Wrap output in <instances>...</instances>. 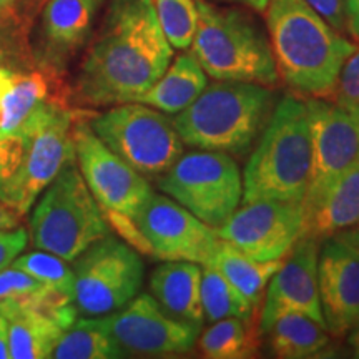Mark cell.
I'll use <instances>...</instances> for the list:
<instances>
[{
    "mask_svg": "<svg viewBox=\"0 0 359 359\" xmlns=\"http://www.w3.org/2000/svg\"><path fill=\"white\" fill-rule=\"evenodd\" d=\"M74 145L77 167L109 224L137 217L154 193L147 178L115 155L82 115L74 122Z\"/></svg>",
    "mask_w": 359,
    "mask_h": 359,
    "instance_id": "8fae6325",
    "label": "cell"
},
{
    "mask_svg": "<svg viewBox=\"0 0 359 359\" xmlns=\"http://www.w3.org/2000/svg\"><path fill=\"white\" fill-rule=\"evenodd\" d=\"M313 143L306 102H278L243 173L241 203L276 200L302 203L311 182Z\"/></svg>",
    "mask_w": 359,
    "mask_h": 359,
    "instance_id": "3957f363",
    "label": "cell"
},
{
    "mask_svg": "<svg viewBox=\"0 0 359 359\" xmlns=\"http://www.w3.org/2000/svg\"><path fill=\"white\" fill-rule=\"evenodd\" d=\"M333 97L338 105L359 111V50H354L344 62Z\"/></svg>",
    "mask_w": 359,
    "mask_h": 359,
    "instance_id": "1f68e13d",
    "label": "cell"
},
{
    "mask_svg": "<svg viewBox=\"0 0 359 359\" xmlns=\"http://www.w3.org/2000/svg\"><path fill=\"white\" fill-rule=\"evenodd\" d=\"M271 349L278 358L304 359L318 356L330 344V331L323 323L303 313H286L269 327Z\"/></svg>",
    "mask_w": 359,
    "mask_h": 359,
    "instance_id": "cb8c5ba5",
    "label": "cell"
},
{
    "mask_svg": "<svg viewBox=\"0 0 359 359\" xmlns=\"http://www.w3.org/2000/svg\"><path fill=\"white\" fill-rule=\"evenodd\" d=\"M198 25L191 53L206 75L223 82H250L273 87L278 69L271 43L262 29L236 8L196 0Z\"/></svg>",
    "mask_w": 359,
    "mask_h": 359,
    "instance_id": "5b68a950",
    "label": "cell"
},
{
    "mask_svg": "<svg viewBox=\"0 0 359 359\" xmlns=\"http://www.w3.org/2000/svg\"><path fill=\"white\" fill-rule=\"evenodd\" d=\"M208 85V75L193 53H182L170 62L165 74L140 97L142 103L172 115L185 110Z\"/></svg>",
    "mask_w": 359,
    "mask_h": 359,
    "instance_id": "7402d4cb",
    "label": "cell"
},
{
    "mask_svg": "<svg viewBox=\"0 0 359 359\" xmlns=\"http://www.w3.org/2000/svg\"><path fill=\"white\" fill-rule=\"evenodd\" d=\"M313 143L311 182L303 208L313 205L341 175L359 163V111L326 98L306 102Z\"/></svg>",
    "mask_w": 359,
    "mask_h": 359,
    "instance_id": "9a60e30c",
    "label": "cell"
},
{
    "mask_svg": "<svg viewBox=\"0 0 359 359\" xmlns=\"http://www.w3.org/2000/svg\"><path fill=\"white\" fill-rule=\"evenodd\" d=\"M55 359H115L123 358L100 318H80L64 330L52 351Z\"/></svg>",
    "mask_w": 359,
    "mask_h": 359,
    "instance_id": "484cf974",
    "label": "cell"
},
{
    "mask_svg": "<svg viewBox=\"0 0 359 359\" xmlns=\"http://www.w3.org/2000/svg\"><path fill=\"white\" fill-rule=\"evenodd\" d=\"M273 109L275 95L264 85L215 80L172 120L185 145L246 156Z\"/></svg>",
    "mask_w": 359,
    "mask_h": 359,
    "instance_id": "277c9868",
    "label": "cell"
},
{
    "mask_svg": "<svg viewBox=\"0 0 359 359\" xmlns=\"http://www.w3.org/2000/svg\"><path fill=\"white\" fill-rule=\"evenodd\" d=\"M27 148V137L19 132L0 130V201L11 205L13 180L19 173Z\"/></svg>",
    "mask_w": 359,
    "mask_h": 359,
    "instance_id": "4dcf8cb0",
    "label": "cell"
},
{
    "mask_svg": "<svg viewBox=\"0 0 359 359\" xmlns=\"http://www.w3.org/2000/svg\"><path fill=\"white\" fill-rule=\"evenodd\" d=\"M281 263L283 259L258 262V259L250 258L248 255L241 253L240 250L233 248L231 245L219 240L212 266L217 268L248 299L251 306L258 309L264 290L268 288L269 280L281 266Z\"/></svg>",
    "mask_w": 359,
    "mask_h": 359,
    "instance_id": "603a6c76",
    "label": "cell"
},
{
    "mask_svg": "<svg viewBox=\"0 0 359 359\" xmlns=\"http://www.w3.org/2000/svg\"><path fill=\"white\" fill-rule=\"evenodd\" d=\"M344 13L349 32L359 40V0H344Z\"/></svg>",
    "mask_w": 359,
    "mask_h": 359,
    "instance_id": "d590c367",
    "label": "cell"
},
{
    "mask_svg": "<svg viewBox=\"0 0 359 359\" xmlns=\"http://www.w3.org/2000/svg\"><path fill=\"white\" fill-rule=\"evenodd\" d=\"M219 2H233V4H241V6H246L253 11H257L259 13H264L266 11L269 0H219Z\"/></svg>",
    "mask_w": 359,
    "mask_h": 359,
    "instance_id": "74e56055",
    "label": "cell"
},
{
    "mask_svg": "<svg viewBox=\"0 0 359 359\" xmlns=\"http://www.w3.org/2000/svg\"><path fill=\"white\" fill-rule=\"evenodd\" d=\"M264 13L278 75L299 95L333 98L354 43L304 0H269Z\"/></svg>",
    "mask_w": 359,
    "mask_h": 359,
    "instance_id": "7a4b0ae2",
    "label": "cell"
},
{
    "mask_svg": "<svg viewBox=\"0 0 359 359\" xmlns=\"http://www.w3.org/2000/svg\"><path fill=\"white\" fill-rule=\"evenodd\" d=\"M15 0H0V12H4L6 8H8Z\"/></svg>",
    "mask_w": 359,
    "mask_h": 359,
    "instance_id": "60d3db41",
    "label": "cell"
},
{
    "mask_svg": "<svg viewBox=\"0 0 359 359\" xmlns=\"http://www.w3.org/2000/svg\"><path fill=\"white\" fill-rule=\"evenodd\" d=\"M27 241H29V231L24 226L0 231V269L11 266L13 259L25 250Z\"/></svg>",
    "mask_w": 359,
    "mask_h": 359,
    "instance_id": "d6a6232c",
    "label": "cell"
},
{
    "mask_svg": "<svg viewBox=\"0 0 359 359\" xmlns=\"http://www.w3.org/2000/svg\"><path fill=\"white\" fill-rule=\"evenodd\" d=\"M314 12H318L327 24L338 32L346 29V13L344 0H304Z\"/></svg>",
    "mask_w": 359,
    "mask_h": 359,
    "instance_id": "836d02e7",
    "label": "cell"
},
{
    "mask_svg": "<svg viewBox=\"0 0 359 359\" xmlns=\"http://www.w3.org/2000/svg\"><path fill=\"white\" fill-rule=\"evenodd\" d=\"M320 243L316 238L303 236L271 276L259 320V330L264 334L286 313H303L325 325L318 288Z\"/></svg>",
    "mask_w": 359,
    "mask_h": 359,
    "instance_id": "2e32d148",
    "label": "cell"
},
{
    "mask_svg": "<svg viewBox=\"0 0 359 359\" xmlns=\"http://www.w3.org/2000/svg\"><path fill=\"white\" fill-rule=\"evenodd\" d=\"M200 302L205 320L210 323L224 318L253 320V314L257 311L248 299L212 264H206L201 269Z\"/></svg>",
    "mask_w": 359,
    "mask_h": 359,
    "instance_id": "83f0119b",
    "label": "cell"
},
{
    "mask_svg": "<svg viewBox=\"0 0 359 359\" xmlns=\"http://www.w3.org/2000/svg\"><path fill=\"white\" fill-rule=\"evenodd\" d=\"M201 264L165 262L150 276L151 296L165 311L178 320L201 326L205 321L200 302Z\"/></svg>",
    "mask_w": 359,
    "mask_h": 359,
    "instance_id": "44dd1931",
    "label": "cell"
},
{
    "mask_svg": "<svg viewBox=\"0 0 359 359\" xmlns=\"http://www.w3.org/2000/svg\"><path fill=\"white\" fill-rule=\"evenodd\" d=\"M107 147L143 177H160L182 156V142L167 114L142 102H127L88 120Z\"/></svg>",
    "mask_w": 359,
    "mask_h": 359,
    "instance_id": "52a82bcc",
    "label": "cell"
},
{
    "mask_svg": "<svg viewBox=\"0 0 359 359\" xmlns=\"http://www.w3.org/2000/svg\"><path fill=\"white\" fill-rule=\"evenodd\" d=\"M0 13H2V12H0Z\"/></svg>",
    "mask_w": 359,
    "mask_h": 359,
    "instance_id": "b9f144b4",
    "label": "cell"
},
{
    "mask_svg": "<svg viewBox=\"0 0 359 359\" xmlns=\"http://www.w3.org/2000/svg\"><path fill=\"white\" fill-rule=\"evenodd\" d=\"M102 320L123 356L182 354L190 351L200 336L198 325L172 316L147 293H138L127 306Z\"/></svg>",
    "mask_w": 359,
    "mask_h": 359,
    "instance_id": "5bb4252c",
    "label": "cell"
},
{
    "mask_svg": "<svg viewBox=\"0 0 359 359\" xmlns=\"http://www.w3.org/2000/svg\"><path fill=\"white\" fill-rule=\"evenodd\" d=\"M0 359H11V346H8V326L7 320L0 314Z\"/></svg>",
    "mask_w": 359,
    "mask_h": 359,
    "instance_id": "8d00e7d4",
    "label": "cell"
},
{
    "mask_svg": "<svg viewBox=\"0 0 359 359\" xmlns=\"http://www.w3.org/2000/svg\"><path fill=\"white\" fill-rule=\"evenodd\" d=\"M348 334H349L348 336L349 346L353 348L354 354H356V356H359V321L351 327V330H349Z\"/></svg>",
    "mask_w": 359,
    "mask_h": 359,
    "instance_id": "ab89813d",
    "label": "cell"
},
{
    "mask_svg": "<svg viewBox=\"0 0 359 359\" xmlns=\"http://www.w3.org/2000/svg\"><path fill=\"white\" fill-rule=\"evenodd\" d=\"M48 74H52V70L43 69V72H32V74H15L2 100V110H0L2 132H15L47 103L58 102L53 100L50 95Z\"/></svg>",
    "mask_w": 359,
    "mask_h": 359,
    "instance_id": "d4e9b609",
    "label": "cell"
},
{
    "mask_svg": "<svg viewBox=\"0 0 359 359\" xmlns=\"http://www.w3.org/2000/svg\"><path fill=\"white\" fill-rule=\"evenodd\" d=\"M12 266L29 273L39 281L50 286L52 290L69 296L70 299L74 298V268L70 266L69 262L57 257V255L43 250L30 251V253L22 251L19 257L12 262Z\"/></svg>",
    "mask_w": 359,
    "mask_h": 359,
    "instance_id": "f546056e",
    "label": "cell"
},
{
    "mask_svg": "<svg viewBox=\"0 0 359 359\" xmlns=\"http://www.w3.org/2000/svg\"><path fill=\"white\" fill-rule=\"evenodd\" d=\"M145 255L161 262L212 264L219 238L210 226L167 195L151 193L133 218Z\"/></svg>",
    "mask_w": 359,
    "mask_h": 359,
    "instance_id": "7c38bea8",
    "label": "cell"
},
{
    "mask_svg": "<svg viewBox=\"0 0 359 359\" xmlns=\"http://www.w3.org/2000/svg\"><path fill=\"white\" fill-rule=\"evenodd\" d=\"M74 304L79 314L109 316L140 293L145 264L132 245L114 235L88 246L74 262Z\"/></svg>",
    "mask_w": 359,
    "mask_h": 359,
    "instance_id": "9c48e42d",
    "label": "cell"
},
{
    "mask_svg": "<svg viewBox=\"0 0 359 359\" xmlns=\"http://www.w3.org/2000/svg\"><path fill=\"white\" fill-rule=\"evenodd\" d=\"M302 203L258 200L243 203L217 228L218 238L258 262L283 259L304 236Z\"/></svg>",
    "mask_w": 359,
    "mask_h": 359,
    "instance_id": "4fadbf2b",
    "label": "cell"
},
{
    "mask_svg": "<svg viewBox=\"0 0 359 359\" xmlns=\"http://www.w3.org/2000/svg\"><path fill=\"white\" fill-rule=\"evenodd\" d=\"M77 116V111L65 109L60 102H50L15 130L27 137L24 160L11 193V206L22 217L32 210L62 168L75 160L74 122Z\"/></svg>",
    "mask_w": 359,
    "mask_h": 359,
    "instance_id": "30bf717a",
    "label": "cell"
},
{
    "mask_svg": "<svg viewBox=\"0 0 359 359\" xmlns=\"http://www.w3.org/2000/svg\"><path fill=\"white\" fill-rule=\"evenodd\" d=\"M304 236L318 241L333 238L359 224V163L349 168L304 208Z\"/></svg>",
    "mask_w": 359,
    "mask_h": 359,
    "instance_id": "d6986e66",
    "label": "cell"
},
{
    "mask_svg": "<svg viewBox=\"0 0 359 359\" xmlns=\"http://www.w3.org/2000/svg\"><path fill=\"white\" fill-rule=\"evenodd\" d=\"M22 218L24 217H22L15 208H12L11 205L0 201V231L13 230V228L20 226Z\"/></svg>",
    "mask_w": 359,
    "mask_h": 359,
    "instance_id": "e575fe53",
    "label": "cell"
},
{
    "mask_svg": "<svg viewBox=\"0 0 359 359\" xmlns=\"http://www.w3.org/2000/svg\"><path fill=\"white\" fill-rule=\"evenodd\" d=\"M0 314L7 320L11 359L52 358L64 327L27 302H0Z\"/></svg>",
    "mask_w": 359,
    "mask_h": 359,
    "instance_id": "ffe728a7",
    "label": "cell"
},
{
    "mask_svg": "<svg viewBox=\"0 0 359 359\" xmlns=\"http://www.w3.org/2000/svg\"><path fill=\"white\" fill-rule=\"evenodd\" d=\"M172 60L151 0H111L80 67L75 98L88 107L138 102Z\"/></svg>",
    "mask_w": 359,
    "mask_h": 359,
    "instance_id": "6da1fadb",
    "label": "cell"
},
{
    "mask_svg": "<svg viewBox=\"0 0 359 359\" xmlns=\"http://www.w3.org/2000/svg\"><path fill=\"white\" fill-rule=\"evenodd\" d=\"M105 0H48L40 15L37 60L42 69L60 72L92 34Z\"/></svg>",
    "mask_w": 359,
    "mask_h": 359,
    "instance_id": "ac0fdd59",
    "label": "cell"
},
{
    "mask_svg": "<svg viewBox=\"0 0 359 359\" xmlns=\"http://www.w3.org/2000/svg\"><path fill=\"white\" fill-rule=\"evenodd\" d=\"M318 288L330 334H348L359 321V250L338 236L323 240L318 251Z\"/></svg>",
    "mask_w": 359,
    "mask_h": 359,
    "instance_id": "e0dca14e",
    "label": "cell"
},
{
    "mask_svg": "<svg viewBox=\"0 0 359 359\" xmlns=\"http://www.w3.org/2000/svg\"><path fill=\"white\" fill-rule=\"evenodd\" d=\"M170 45L177 50L190 48L198 25L196 0H151Z\"/></svg>",
    "mask_w": 359,
    "mask_h": 359,
    "instance_id": "f1b7e54d",
    "label": "cell"
},
{
    "mask_svg": "<svg viewBox=\"0 0 359 359\" xmlns=\"http://www.w3.org/2000/svg\"><path fill=\"white\" fill-rule=\"evenodd\" d=\"M203 356L212 359H243L258 351V336L253 320L224 318L215 321L196 339Z\"/></svg>",
    "mask_w": 359,
    "mask_h": 359,
    "instance_id": "4316f807",
    "label": "cell"
},
{
    "mask_svg": "<svg viewBox=\"0 0 359 359\" xmlns=\"http://www.w3.org/2000/svg\"><path fill=\"white\" fill-rule=\"evenodd\" d=\"M29 233L37 250L74 263L110 233V224L77 167L67 163L32 206Z\"/></svg>",
    "mask_w": 359,
    "mask_h": 359,
    "instance_id": "8992f818",
    "label": "cell"
},
{
    "mask_svg": "<svg viewBox=\"0 0 359 359\" xmlns=\"http://www.w3.org/2000/svg\"><path fill=\"white\" fill-rule=\"evenodd\" d=\"M156 185L163 195L213 228L236 212L243 198V175L231 155L193 150L175 161Z\"/></svg>",
    "mask_w": 359,
    "mask_h": 359,
    "instance_id": "ba28073f",
    "label": "cell"
},
{
    "mask_svg": "<svg viewBox=\"0 0 359 359\" xmlns=\"http://www.w3.org/2000/svg\"><path fill=\"white\" fill-rule=\"evenodd\" d=\"M338 238H341L343 241H346L348 245L354 246V248L359 250V224H356V226L349 228V230L339 233V235H336Z\"/></svg>",
    "mask_w": 359,
    "mask_h": 359,
    "instance_id": "f35d334b",
    "label": "cell"
}]
</instances>
